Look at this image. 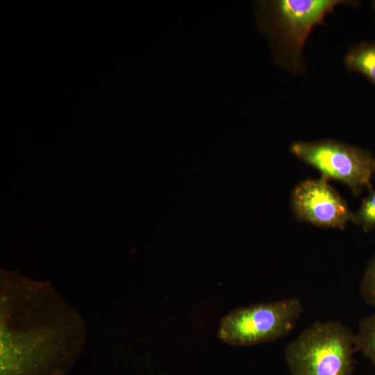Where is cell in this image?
<instances>
[{
  "instance_id": "obj_1",
  "label": "cell",
  "mask_w": 375,
  "mask_h": 375,
  "mask_svg": "<svg viewBox=\"0 0 375 375\" xmlns=\"http://www.w3.org/2000/svg\"><path fill=\"white\" fill-rule=\"evenodd\" d=\"M355 333L337 321H317L285 349L290 375H352Z\"/></svg>"
},
{
  "instance_id": "obj_2",
  "label": "cell",
  "mask_w": 375,
  "mask_h": 375,
  "mask_svg": "<svg viewBox=\"0 0 375 375\" xmlns=\"http://www.w3.org/2000/svg\"><path fill=\"white\" fill-rule=\"evenodd\" d=\"M303 311L298 298L240 307L222 319L217 336L233 346L272 342L290 334Z\"/></svg>"
},
{
  "instance_id": "obj_3",
  "label": "cell",
  "mask_w": 375,
  "mask_h": 375,
  "mask_svg": "<svg viewBox=\"0 0 375 375\" xmlns=\"http://www.w3.org/2000/svg\"><path fill=\"white\" fill-rule=\"evenodd\" d=\"M359 3L343 0H278L272 1L271 33L281 65L292 72L303 69L302 50L312 30L340 4Z\"/></svg>"
},
{
  "instance_id": "obj_4",
  "label": "cell",
  "mask_w": 375,
  "mask_h": 375,
  "mask_svg": "<svg viewBox=\"0 0 375 375\" xmlns=\"http://www.w3.org/2000/svg\"><path fill=\"white\" fill-rule=\"evenodd\" d=\"M289 149L301 161L317 169L322 176L346 185L356 197L365 188L372 189L375 157L365 149L324 139L294 142Z\"/></svg>"
},
{
  "instance_id": "obj_5",
  "label": "cell",
  "mask_w": 375,
  "mask_h": 375,
  "mask_svg": "<svg viewBox=\"0 0 375 375\" xmlns=\"http://www.w3.org/2000/svg\"><path fill=\"white\" fill-rule=\"evenodd\" d=\"M291 206L299 221L324 228L343 230L352 214L346 201L323 176L299 183L292 192Z\"/></svg>"
},
{
  "instance_id": "obj_6",
  "label": "cell",
  "mask_w": 375,
  "mask_h": 375,
  "mask_svg": "<svg viewBox=\"0 0 375 375\" xmlns=\"http://www.w3.org/2000/svg\"><path fill=\"white\" fill-rule=\"evenodd\" d=\"M344 64L349 72L362 74L375 86V41L351 47L344 56Z\"/></svg>"
},
{
  "instance_id": "obj_7",
  "label": "cell",
  "mask_w": 375,
  "mask_h": 375,
  "mask_svg": "<svg viewBox=\"0 0 375 375\" xmlns=\"http://www.w3.org/2000/svg\"><path fill=\"white\" fill-rule=\"evenodd\" d=\"M355 347L375 367V311L360 321L355 333Z\"/></svg>"
},
{
  "instance_id": "obj_8",
  "label": "cell",
  "mask_w": 375,
  "mask_h": 375,
  "mask_svg": "<svg viewBox=\"0 0 375 375\" xmlns=\"http://www.w3.org/2000/svg\"><path fill=\"white\" fill-rule=\"evenodd\" d=\"M358 211L352 212L351 222L360 226L367 233L375 229V190H369Z\"/></svg>"
},
{
  "instance_id": "obj_9",
  "label": "cell",
  "mask_w": 375,
  "mask_h": 375,
  "mask_svg": "<svg viewBox=\"0 0 375 375\" xmlns=\"http://www.w3.org/2000/svg\"><path fill=\"white\" fill-rule=\"evenodd\" d=\"M359 289L364 301L375 309V256L366 267Z\"/></svg>"
},
{
  "instance_id": "obj_10",
  "label": "cell",
  "mask_w": 375,
  "mask_h": 375,
  "mask_svg": "<svg viewBox=\"0 0 375 375\" xmlns=\"http://www.w3.org/2000/svg\"><path fill=\"white\" fill-rule=\"evenodd\" d=\"M371 3H372V8H373V9H374V12H375V0H374V1H372L371 2Z\"/></svg>"
}]
</instances>
